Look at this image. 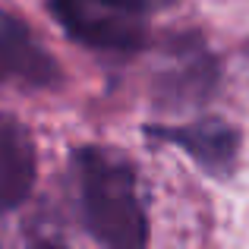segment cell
Returning <instances> with one entry per match:
<instances>
[{"label": "cell", "instance_id": "6", "mask_svg": "<svg viewBox=\"0 0 249 249\" xmlns=\"http://www.w3.org/2000/svg\"><path fill=\"white\" fill-rule=\"evenodd\" d=\"M120 3H126L129 10L142 13V16H148V13H158V10H167V6H174L177 0H120Z\"/></svg>", "mask_w": 249, "mask_h": 249}, {"label": "cell", "instance_id": "2", "mask_svg": "<svg viewBox=\"0 0 249 249\" xmlns=\"http://www.w3.org/2000/svg\"><path fill=\"white\" fill-rule=\"evenodd\" d=\"M51 10L67 35L85 48L133 54L145 44V16L120 0H51Z\"/></svg>", "mask_w": 249, "mask_h": 249}, {"label": "cell", "instance_id": "4", "mask_svg": "<svg viewBox=\"0 0 249 249\" xmlns=\"http://www.w3.org/2000/svg\"><path fill=\"white\" fill-rule=\"evenodd\" d=\"M148 136H158L164 142H174L183 152H189L208 174H231L240 152V136L224 120H196L186 126H155Z\"/></svg>", "mask_w": 249, "mask_h": 249}, {"label": "cell", "instance_id": "7", "mask_svg": "<svg viewBox=\"0 0 249 249\" xmlns=\"http://www.w3.org/2000/svg\"><path fill=\"white\" fill-rule=\"evenodd\" d=\"M38 249H63L60 243H44V246H38Z\"/></svg>", "mask_w": 249, "mask_h": 249}, {"label": "cell", "instance_id": "3", "mask_svg": "<svg viewBox=\"0 0 249 249\" xmlns=\"http://www.w3.org/2000/svg\"><path fill=\"white\" fill-rule=\"evenodd\" d=\"M0 82H16L22 89L60 85V63L22 19L6 10H0Z\"/></svg>", "mask_w": 249, "mask_h": 249}, {"label": "cell", "instance_id": "5", "mask_svg": "<svg viewBox=\"0 0 249 249\" xmlns=\"http://www.w3.org/2000/svg\"><path fill=\"white\" fill-rule=\"evenodd\" d=\"M38 177V155L29 129L0 114V212H13L29 199Z\"/></svg>", "mask_w": 249, "mask_h": 249}, {"label": "cell", "instance_id": "1", "mask_svg": "<svg viewBox=\"0 0 249 249\" xmlns=\"http://www.w3.org/2000/svg\"><path fill=\"white\" fill-rule=\"evenodd\" d=\"M79 212L104 249H145L148 221L136 186V170L120 152L85 145L73 158Z\"/></svg>", "mask_w": 249, "mask_h": 249}]
</instances>
